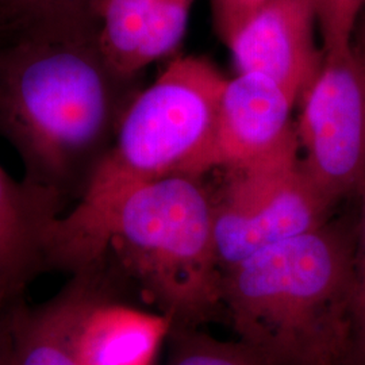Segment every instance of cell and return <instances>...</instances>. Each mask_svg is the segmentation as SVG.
Returning a JSON list of instances; mask_svg holds the SVG:
<instances>
[{
    "instance_id": "obj_1",
    "label": "cell",
    "mask_w": 365,
    "mask_h": 365,
    "mask_svg": "<svg viewBox=\"0 0 365 365\" xmlns=\"http://www.w3.org/2000/svg\"><path fill=\"white\" fill-rule=\"evenodd\" d=\"M133 80L106 60L99 27L0 37V137L64 215L111 149Z\"/></svg>"
},
{
    "instance_id": "obj_2",
    "label": "cell",
    "mask_w": 365,
    "mask_h": 365,
    "mask_svg": "<svg viewBox=\"0 0 365 365\" xmlns=\"http://www.w3.org/2000/svg\"><path fill=\"white\" fill-rule=\"evenodd\" d=\"M91 261L172 327H196L222 302L212 197L196 178L176 175L71 210L57 223L53 271L72 274Z\"/></svg>"
},
{
    "instance_id": "obj_3",
    "label": "cell",
    "mask_w": 365,
    "mask_h": 365,
    "mask_svg": "<svg viewBox=\"0 0 365 365\" xmlns=\"http://www.w3.org/2000/svg\"><path fill=\"white\" fill-rule=\"evenodd\" d=\"M356 232L327 221L223 272L238 341L267 365H357Z\"/></svg>"
},
{
    "instance_id": "obj_4",
    "label": "cell",
    "mask_w": 365,
    "mask_h": 365,
    "mask_svg": "<svg viewBox=\"0 0 365 365\" xmlns=\"http://www.w3.org/2000/svg\"><path fill=\"white\" fill-rule=\"evenodd\" d=\"M227 78L210 61L180 56L137 92L108 153L75 207L103 203L134 184L210 170L222 92Z\"/></svg>"
},
{
    "instance_id": "obj_5",
    "label": "cell",
    "mask_w": 365,
    "mask_h": 365,
    "mask_svg": "<svg viewBox=\"0 0 365 365\" xmlns=\"http://www.w3.org/2000/svg\"><path fill=\"white\" fill-rule=\"evenodd\" d=\"M212 206L223 272L267 245L324 225L334 207L304 170L295 128L271 150L227 167Z\"/></svg>"
},
{
    "instance_id": "obj_6",
    "label": "cell",
    "mask_w": 365,
    "mask_h": 365,
    "mask_svg": "<svg viewBox=\"0 0 365 365\" xmlns=\"http://www.w3.org/2000/svg\"><path fill=\"white\" fill-rule=\"evenodd\" d=\"M295 128L303 167L336 206L365 188V80L353 49L325 54L300 95Z\"/></svg>"
},
{
    "instance_id": "obj_7",
    "label": "cell",
    "mask_w": 365,
    "mask_h": 365,
    "mask_svg": "<svg viewBox=\"0 0 365 365\" xmlns=\"http://www.w3.org/2000/svg\"><path fill=\"white\" fill-rule=\"evenodd\" d=\"M317 0H267L229 45L238 72H260L299 101L324 63Z\"/></svg>"
},
{
    "instance_id": "obj_8",
    "label": "cell",
    "mask_w": 365,
    "mask_h": 365,
    "mask_svg": "<svg viewBox=\"0 0 365 365\" xmlns=\"http://www.w3.org/2000/svg\"><path fill=\"white\" fill-rule=\"evenodd\" d=\"M64 211L52 196L0 165V313L24 300L27 286L53 271L57 223Z\"/></svg>"
},
{
    "instance_id": "obj_9",
    "label": "cell",
    "mask_w": 365,
    "mask_h": 365,
    "mask_svg": "<svg viewBox=\"0 0 365 365\" xmlns=\"http://www.w3.org/2000/svg\"><path fill=\"white\" fill-rule=\"evenodd\" d=\"M297 101L276 80L260 72H238L222 92L210 170L227 168L280 144L294 126Z\"/></svg>"
},
{
    "instance_id": "obj_10",
    "label": "cell",
    "mask_w": 365,
    "mask_h": 365,
    "mask_svg": "<svg viewBox=\"0 0 365 365\" xmlns=\"http://www.w3.org/2000/svg\"><path fill=\"white\" fill-rule=\"evenodd\" d=\"M69 274L51 299L37 306L21 300L11 307V365H83L75 344L78 321L98 295L118 289L96 262Z\"/></svg>"
},
{
    "instance_id": "obj_11",
    "label": "cell",
    "mask_w": 365,
    "mask_h": 365,
    "mask_svg": "<svg viewBox=\"0 0 365 365\" xmlns=\"http://www.w3.org/2000/svg\"><path fill=\"white\" fill-rule=\"evenodd\" d=\"M170 327L165 315L137 309L106 291L84 310L75 344L83 365H150Z\"/></svg>"
},
{
    "instance_id": "obj_12",
    "label": "cell",
    "mask_w": 365,
    "mask_h": 365,
    "mask_svg": "<svg viewBox=\"0 0 365 365\" xmlns=\"http://www.w3.org/2000/svg\"><path fill=\"white\" fill-rule=\"evenodd\" d=\"M195 0H105L101 30L115 52L137 56L143 72L175 52L182 42Z\"/></svg>"
},
{
    "instance_id": "obj_13",
    "label": "cell",
    "mask_w": 365,
    "mask_h": 365,
    "mask_svg": "<svg viewBox=\"0 0 365 365\" xmlns=\"http://www.w3.org/2000/svg\"><path fill=\"white\" fill-rule=\"evenodd\" d=\"M103 0H0V37L38 30L99 27Z\"/></svg>"
},
{
    "instance_id": "obj_14",
    "label": "cell",
    "mask_w": 365,
    "mask_h": 365,
    "mask_svg": "<svg viewBox=\"0 0 365 365\" xmlns=\"http://www.w3.org/2000/svg\"><path fill=\"white\" fill-rule=\"evenodd\" d=\"M170 365H267L241 344L212 339L196 327H170Z\"/></svg>"
},
{
    "instance_id": "obj_15",
    "label": "cell",
    "mask_w": 365,
    "mask_h": 365,
    "mask_svg": "<svg viewBox=\"0 0 365 365\" xmlns=\"http://www.w3.org/2000/svg\"><path fill=\"white\" fill-rule=\"evenodd\" d=\"M365 0H317L318 31L324 54L352 49Z\"/></svg>"
},
{
    "instance_id": "obj_16",
    "label": "cell",
    "mask_w": 365,
    "mask_h": 365,
    "mask_svg": "<svg viewBox=\"0 0 365 365\" xmlns=\"http://www.w3.org/2000/svg\"><path fill=\"white\" fill-rule=\"evenodd\" d=\"M265 3L267 0H211L215 31L227 48Z\"/></svg>"
},
{
    "instance_id": "obj_17",
    "label": "cell",
    "mask_w": 365,
    "mask_h": 365,
    "mask_svg": "<svg viewBox=\"0 0 365 365\" xmlns=\"http://www.w3.org/2000/svg\"><path fill=\"white\" fill-rule=\"evenodd\" d=\"M363 209L356 230V262H354V327L357 365H365V188Z\"/></svg>"
},
{
    "instance_id": "obj_18",
    "label": "cell",
    "mask_w": 365,
    "mask_h": 365,
    "mask_svg": "<svg viewBox=\"0 0 365 365\" xmlns=\"http://www.w3.org/2000/svg\"><path fill=\"white\" fill-rule=\"evenodd\" d=\"M10 310L0 313V365H11V349H13V337H11V321Z\"/></svg>"
},
{
    "instance_id": "obj_19",
    "label": "cell",
    "mask_w": 365,
    "mask_h": 365,
    "mask_svg": "<svg viewBox=\"0 0 365 365\" xmlns=\"http://www.w3.org/2000/svg\"><path fill=\"white\" fill-rule=\"evenodd\" d=\"M352 49L353 53H354V57L357 60V64L360 66V71H361L363 78L365 80V31L363 38L357 41L356 43L353 42Z\"/></svg>"
}]
</instances>
